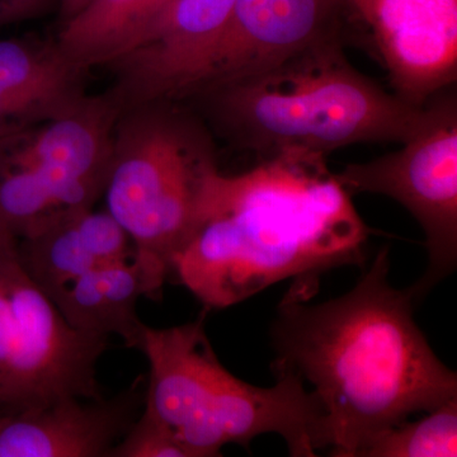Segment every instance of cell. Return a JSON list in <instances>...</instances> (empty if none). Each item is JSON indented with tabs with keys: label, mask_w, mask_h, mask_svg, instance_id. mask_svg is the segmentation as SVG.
<instances>
[{
	"label": "cell",
	"mask_w": 457,
	"mask_h": 457,
	"mask_svg": "<svg viewBox=\"0 0 457 457\" xmlns=\"http://www.w3.org/2000/svg\"><path fill=\"white\" fill-rule=\"evenodd\" d=\"M389 270L383 248L341 297L308 303L291 290L270 328L273 374L312 385L333 456L359 457L376 436L457 398L456 372L436 356L411 287H393Z\"/></svg>",
	"instance_id": "obj_1"
},
{
	"label": "cell",
	"mask_w": 457,
	"mask_h": 457,
	"mask_svg": "<svg viewBox=\"0 0 457 457\" xmlns=\"http://www.w3.org/2000/svg\"><path fill=\"white\" fill-rule=\"evenodd\" d=\"M370 234L326 156L286 150L215 174L171 275L220 311L285 279L312 288L327 270L363 266Z\"/></svg>",
	"instance_id": "obj_2"
},
{
	"label": "cell",
	"mask_w": 457,
	"mask_h": 457,
	"mask_svg": "<svg viewBox=\"0 0 457 457\" xmlns=\"http://www.w3.org/2000/svg\"><path fill=\"white\" fill-rule=\"evenodd\" d=\"M345 44L321 42L269 71L185 101L198 104L210 130L262 159L286 150L326 156L354 144L404 143L425 107L411 106L360 73Z\"/></svg>",
	"instance_id": "obj_3"
},
{
	"label": "cell",
	"mask_w": 457,
	"mask_h": 457,
	"mask_svg": "<svg viewBox=\"0 0 457 457\" xmlns=\"http://www.w3.org/2000/svg\"><path fill=\"white\" fill-rule=\"evenodd\" d=\"M203 314L182 326H145L139 351L149 361L145 409L188 457L220 456L222 447L248 449L255 437L281 436L290 455L312 457L329 447L323 407L302 378L278 372L270 387L240 380L222 366Z\"/></svg>",
	"instance_id": "obj_4"
},
{
	"label": "cell",
	"mask_w": 457,
	"mask_h": 457,
	"mask_svg": "<svg viewBox=\"0 0 457 457\" xmlns=\"http://www.w3.org/2000/svg\"><path fill=\"white\" fill-rule=\"evenodd\" d=\"M219 171L212 130L180 102H147L120 113L102 197L135 255L164 279L196 230Z\"/></svg>",
	"instance_id": "obj_5"
},
{
	"label": "cell",
	"mask_w": 457,
	"mask_h": 457,
	"mask_svg": "<svg viewBox=\"0 0 457 457\" xmlns=\"http://www.w3.org/2000/svg\"><path fill=\"white\" fill-rule=\"evenodd\" d=\"M107 339L75 329L0 233V411L46 407L60 399H102L99 357Z\"/></svg>",
	"instance_id": "obj_6"
},
{
	"label": "cell",
	"mask_w": 457,
	"mask_h": 457,
	"mask_svg": "<svg viewBox=\"0 0 457 457\" xmlns=\"http://www.w3.org/2000/svg\"><path fill=\"white\" fill-rule=\"evenodd\" d=\"M402 149L336 174L342 187L378 194L404 206L425 231L429 264L411 286L420 303L457 263V98L453 87L425 104L422 121Z\"/></svg>",
	"instance_id": "obj_7"
},
{
	"label": "cell",
	"mask_w": 457,
	"mask_h": 457,
	"mask_svg": "<svg viewBox=\"0 0 457 457\" xmlns=\"http://www.w3.org/2000/svg\"><path fill=\"white\" fill-rule=\"evenodd\" d=\"M121 108L107 92L0 140V165L18 171L59 213L93 209L104 196Z\"/></svg>",
	"instance_id": "obj_8"
},
{
	"label": "cell",
	"mask_w": 457,
	"mask_h": 457,
	"mask_svg": "<svg viewBox=\"0 0 457 457\" xmlns=\"http://www.w3.org/2000/svg\"><path fill=\"white\" fill-rule=\"evenodd\" d=\"M356 23L366 25L354 0H237L209 65L188 97L269 71L321 42L345 41Z\"/></svg>",
	"instance_id": "obj_9"
},
{
	"label": "cell",
	"mask_w": 457,
	"mask_h": 457,
	"mask_svg": "<svg viewBox=\"0 0 457 457\" xmlns=\"http://www.w3.org/2000/svg\"><path fill=\"white\" fill-rule=\"evenodd\" d=\"M237 0H171L146 41L108 65L106 90L119 107L154 101H185L209 65Z\"/></svg>",
	"instance_id": "obj_10"
},
{
	"label": "cell",
	"mask_w": 457,
	"mask_h": 457,
	"mask_svg": "<svg viewBox=\"0 0 457 457\" xmlns=\"http://www.w3.org/2000/svg\"><path fill=\"white\" fill-rule=\"evenodd\" d=\"M394 95L414 107L457 78V0H372L368 21Z\"/></svg>",
	"instance_id": "obj_11"
},
{
	"label": "cell",
	"mask_w": 457,
	"mask_h": 457,
	"mask_svg": "<svg viewBox=\"0 0 457 457\" xmlns=\"http://www.w3.org/2000/svg\"><path fill=\"white\" fill-rule=\"evenodd\" d=\"M139 398H65L46 407L0 411V457H111L134 422Z\"/></svg>",
	"instance_id": "obj_12"
},
{
	"label": "cell",
	"mask_w": 457,
	"mask_h": 457,
	"mask_svg": "<svg viewBox=\"0 0 457 457\" xmlns=\"http://www.w3.org/2000/svg\"><path fill=\"white\" fill-rule=\"evenodd\" d=\"M87 74L55 40L0 38V140L74 106L87 95Z\"/></svg>",
	"instance_id": "obj_13"
},
{
	"label": "cell",
	"mask_w": 457,
	"mask_h": 457,
	"mask_svg": "<svg viewBox=\"0 0 457 457\" xmlns=\"http://www.w3.org/2000/svg\"><path fill=\"white\" fill-rule=\"evenodd\" d=\"M18 257L51 300L66 286L134 255L130 237L107 212L77 210L17 242Z\"/></svg>",
	"instance_id": "obj_14"
},
{
	"label": "cell",
	"mask_w": 457,
	"mask_h": 457,
	"mask_svg": "<svg viewBox=\"0 0 457 457\" xmlns=\"http://www.w3.org/2000/svg\"><path fill=\"white\" fill-rule=\"evenodd\" d=\"M165 279L137 255L87 273L53 297L68 323L86 335L117 336L139 350L145 324L137 317L141 296L154 297Z\"/></svg>",
	"instance_id": "obj_15"
},
{
	"label": "cell",
	"mask_w": 457,
	"mask_h": 457,
	"mask_svg": "<svg viewBox=\"0 0 457 457\" xmlns=\"http://www.w3.org/2000/svg\"><path fill=\"white\" fill-rule=\"evenodd\" d=\"M171 0H89L60 25L55 42L62 55L88 73L130 53L158 29Z\"/></svg>",
	"instance_id": "obj_16"
},
{
	"label": "cell",
	"mask_w": 457,
	"mask_h": 457,
	"mask_svg": "<svg viewBox=\"0 0 457 457\" xmlns=\"http://www.w3.org/2000/svg\"><path fill=\"white\" fill-rule=\"evenodd\" d=\"M457 456V398L417 422L399 423L376 436L359 457Z\"/></svg>",
	"instance_id": "obj_17"
},
{
	"label": "cell",
	"mask_w": 457,
	"mask_h": 457,
	"mask_svg": "<svg viewBox=\"0 0 457 457\" xmlns=\"http://www.w3.org/2000/svg\"><path fill=\"white\" fill-rule=\"evenodd\" d=\"M111 457H188L179 442L146 411L113 447Z\"/></svg>",
	"instance_id": "obj_18"
},
{
	"label": "cell",
	"mask_w": 457,
	"mask_h": 457,
	"mask_svg": "<svg viewBox=\"0 0 457 457\" xmlns=\"http://www.w3.org/2000/svg\"><path fill=\"white\" fill-rule=\"evenodd\" d=\"M35 0H0V26L31 13Z\"/></svg>",
	"instance_id": "obj_19"
},
{
	"label": "cell",
	"mask_w": 457,
	"mask_h": 457,
	"mask_svg": "<svg viewBox=\"0 0 457 457\" xmlns=\"http://www.w3.org/2000/svg\"><path fill=\"white\" fill-rule=\"evenodd\" d=\"M89 0H60V25L74 17Z\"/></svg>",
	"instance_id": "obj_20"
},
{
	"label": "cell",
	"mask_w": 457,
	"mask_h": 457,
	"mask_svg": "<svg viewBox=\"0 0 457 457\" xmlns=\"http://www.w3.org/2000/svg\"><path fill=\"white\" fill-rule=\"evenodd\" d=\"M354 3H356L357 8H359L361 16H362L363 20H365L366 25H368L372 0H354Z\"/></svg>",
	"instance_id": "obj_21"
}]
</instances>
